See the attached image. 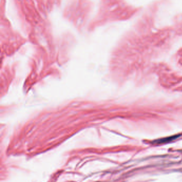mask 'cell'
I'll use <instances>...</instances> for the list:
<instances>
[{"mask_svg":"<svg viewBox=\"0 0 182 182\" xmlns=\"http://www.w3.org/2000/svg\"><path fill=\"white\" fill-rule=\"evenodd\" d=\"M13 7L20 30L33 46L55 36L51 16L61 8L63 0H8Z\"/></svg>","mask_w":182,"mask_h":182,"instance_id":"1","label":"cell"},{"mask_svg":"<svg viewBox=\"0 0 182 182\" xmlns=\"http://www.w3.org/2000/svg\"><path fill=\"white\" fill-rule=\"evenodd\" d=\"M98 0H66L62 8V16L75 31L88 32L95 15Z\"/></svg>","mask_w":182,"mask_h":182,"instance_id":"2","label":"cell"},{"mask_svg":"<svg viewBox=\"0 0 182 182\" xmlns=\"http://www.w3.org/2000/svg\"><path fill=\"white\" fill-rule=\"evenodd\" d=\"M131 11L125 0H98L95 15L88 29L93 33L111 23L129 18Z\"/></svg>","mask_w":182,"mask_h":182,"instance_id":"3","label":"cell"},{"mask_svg":"<svg viewBox=\"0 0 182 182\" xmlns=\"http://www.w3.org/2000/svg\"><path fill=\"white\" fill-rule=\"evenodd\" d=\"M8 0L1 1V50L2 57L10 56L29 43L27 36L13 26L6 14Z\"/></svg>","mask_w":182,"mask_h":182,"instance_id":"4","label":"cell"},{"mask_svg":"<svg viewBox=\"0 0 182 182\" xmlns=\"http://www.w3.org/2000/svg\"><path fill=\"white\" fill-rule=\"evenodd\" d=\"M178 136H176L170 137H168V138H165L161 139L160 140H157V141H155V143H157V144H160V143L169 142L170 141H173L174 139L178 138Z\"/></svg>","mask_w":182,"mask_h":182,"instance_id":"5","label":"cell"}]
</instances>
